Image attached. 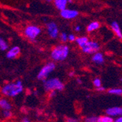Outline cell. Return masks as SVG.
Instances as JSON below:
<instances>
[{
	"mask_svg": "<svg viewBox=\"0 0 122 122\" xmlns=\"http://www.w3.org/2000/svg\"><path fill=\"white\" fill-rule=\"evenodd\" d=\"M3 116L5 118H9L12 117V113L10 112V110H4Z\"/></svg>",
	"mask_w": 122,
	"mask_h": 122,
	"instance_id": "obj_20",
	"label": "cell"
},
{
	"mask_svg": "<svg viewBox=\"0 0 122 122\" xmlns=\"http://www.w3.org/2000/svg\"><path fill=\"white\" fill-rule=\"evenodd\" d=\"M20 48L18 46H15L8 51V52L7 53V57L10 59L15 58L20 54Z\"/></svg>",
	"mask_w": 122,
	"mask_h": 122,
	"instance_id": "obj_10",
	"label": "cell"
},
{
	"mask_svg": "<svg viewBox=\"0 0 122 122\" xmlns=\"http://www.w3.org/2000/svg\"><path fill=\"white\" fill-rule=\"evenodd\" d=\"M44 87L45 90L52 91V90H58L62 91L64 88V85L58 78H51L49 80L44 81Z\"/></svg>",
	"mask_w": 122,
	"mask_h": 122,
	"instance_id": "obj_3",
	"label": "cell"
},
{
	"mask_svg": "<svg viewBox=\"0 0 122 122\" xmlns=\"http://www.w3.org/2000/svg\"><path fill=\"white\" fill-rule=\"evenodd\" d=\"M81 48H82V51L84 53L92 54V53H96L100 49V46L97 42L88 40V42L84 45Z\"/></svg>",
	"mask_w": 122,
	"mask_h": 122,
	"instance_id": "obj_6",
	"label": "cell"
},
{
	"mask_svg": "<svg viewBox=\"0 0 122 122\" xmlns=\"http://www.w3.org/2000/svg\"><path fill=\"white\" fill-rule=\"evenodd\" d=\"M0 108L3 110H11L12 106L11 104L5 99H0Z\"/></svg>",
	"mask_w": 122,
	"mask_h": 122,
	"instance_id": "obj_14",
	"label": "cell"
},
{
	"mask_svg": "<svg viewBox=\"0 0 122 122\" xmlns=\"http://www.w3.org/2000/svg\"><path fill=\"white\" fill-rule=\"evenodd\" d=\"M99 27H100V23L97 21H94V22L90 23L88 25L86 29H87V32H93V31H95V30L97 29Z\"/></svg>",
	"mask_w": 122,
	"mask_h": 122,
	"instance_id": "obj_15",
	"label": "cell"
},
{
	"mask_svg": "<svg viewBox=\"0 0 122 122\" xmlns=\"http://www.w3.org/2000/svg\"><path fill=\"white\" fill-rule=\"evenodd\" d=\"M76 40V43L79 45V46H80L81 48H82L84 45L88 42V38L86 37H79Z\"/></svg>",
	"mask_w": 122,
	"mask_h": 122,
	"instance_id": "obj_16",
	"label": "cell"
},
{
	"mask_svg": "<svg viewBox=\"0 0 122 122\" xmlns=\"http://www.w3.org/2000/svg\"><path fill=\"white\" fill-rule=\"evenodd\" d=\"M56 94V92H55V90H52L51 92H50V97H55Z\"/></svg>",
	"mask_w": 122,
	"mask_h": 122,
	"instance_id": "obj_25",
	"label": "cell"
},
{
	"mask_svg": "<svg viewBox=\"0 0 122 122\" xmlns=\"http://www.w3.org/2000/svg\"><path fill=\"white\" fill-rule=\"evenodd\" d=\"M69 48L67 45H60L53 49L51 56L55 61H63L67 58Z\"/></svg>",
	"mask_w": 122,
	"mask_h": 122,
	"instance_id": "obj_2",
	"label": "cell"
},
{
	"mask_svg": "<svg viewBox=\"0 0 122 122\" xmlns=\"http://www.w3.org/2000/svg\"><path fill=\"white\" fill-rule=\"evenodd\" d=\"M8 48V45L5 40L0 38V50L1 51H6Z\"/></svg>",
	"mask_w": 122,
	"mask_h": 122,
	"instance_id": "obj_18",
	"label": "cell"
},
{
	"mask_svg": "<svg viewBox=\"0 0 122 122\" xmlns=\"http://www.w3.org/2000/svg\"><path fill=\"white\" fill-rule=\"evenodd\" d=\"M68 121H76V120H73V119H69Z\"/></svg>",
	"mask_w": 122,
	"mask_h": 122,
	"instance_id": "obj_31",
	"label": "cell"
},
{
	"mask_svg": "<svg viewBox=\"0 0 122 122\" xmlns=\"http://www.w3.org/2000/svg\"><path fill=\"white\" fill-rule=\"evenodd\" d=\"M60 16L65 19H73L76 18L79 15L78 11L74 10H68V9H63L60 10Z\"/></svg>",
	"mask_w": 122,
	"mask_h": 122,
	"instance_id": "obj_7",
	"label": "cell"
},
{
	"mask_svg": "<svg viewBox=\"0 0 122 122\" xmlns=\"http://www.w3.org/2000/svg\"><path fill=\"white\" fill-rule=\"evenodd\" d=\"M113 120L110 116H102L98 118L97 121L99 122H112Z\"/></svg>",
	"mask_w": 122,
	"mask_h": 122,
	"instance_id": "obj_17",
	"label": "cell"
},
{
	"mask_svg": "<svg viewBox=\"0 0 122 122\" xmlns=\"http://www.w3.org/2000/svg\"><path fill=\"white\" fill-rule=\"evenodd\" d=\"M92 61L96 64H102L104 62V58L101 53H95L92 56Z\"/></svg>",
	"mask_w": 122,
	"mask_h": 122,
	"instance_id": "obj_13",
	"label": "cell"
},
{
	"mask_svg": "<svg viewBox=\"0 0 122 122\" xmlns=\"http://www.w3.org/2000/svg\"><path fill=\"white\" fill-rule=\"evenodd\" d=\"M111 28L113 29V31L116 33V35H117V37H118L119 38L122 39V33L121 31V29L119 27V25L117 22L114 21L111 23Z\"/></svg>",
	"mask_w": 122,
	"mask_h": 122,
	"instance_id": "obj_12",
	"label": "cell"
},
{
	"mask_svg": "<svg viewBox=\"0 0 122 122\" xmlns=\"http://www.w3.org/2000/svg\"><path fill=\"white\" fill-rule=\"evenodd\" d=\"M116 122H122V116H120V117L116 120Z\"/></svg>",
	"mask_w": 122,
	"mask_h": 122,
	"instance_id": "obj_27",
	"label": "cell"
},
{
	"mask_svg": "<svg viewBox=\"0 0 122 122\" xmlns=\"http://www.w3.org/2000/svg\"><path fill=\"white\" fill-rule=\"evenodd\" d=\"M108 92L111 94L121 95V94H122V89H121V88H113V89H111Z\"/></svg>",
	"mask_w": 122,
	"mask_h": 122,
	"instance_id": "obj_19",
	"label": "cell"
},
{
	"mask_svg": "<svg viewBox=\"0 0 122 122\" xmlns=\"http://www.w3.org/2000/svg\"><path fill=\"white\" fill-rule=\"evenodd\" d=\"M55 64L53 62H50L47 64H45L38 74L37 76L38 79L43 81H45L49 76V75L55 70Z\"/></svg>",
	"mask_w": 122,
	"mask_h": 122,
	"instance_id": "obj_4",
	"label": "cell"
},
{
	"mask_svg": "<svg viewBox=\"0 0 122 122\" xmlns=\"http://www.w3.org/2000/svg\"><path fill=\"white\" fill-rule=\"evenodd\" d=\"M47 2H52V0H47Z\"/></svg>",
	"mask_w": 122,
	"mask_h": 122,
	"instance_id": "obj_34",
	"label": "cell"
},
{
	"mask_svg": "<svg viewBox=\"0 0 122 122\" xmlns=\"http://www.w3.org/2000/svg\"><path fill=\"white\" fill-rule=\"evenodd\" d=\"M73 72H71V73H70V76H73Z\"/></svg>",
	"mask_w": 122,
	"mask_h": 122,
	"instance_id": "obj_32",
	"label": "cell"
},
{
	"mask_svg": "<svg viewBox=\"0 0 122 122\" xmlns=\"http://www.w3.org/2000/svg\"><path fill=\"white\" fill-rule=\"evenodd\" d=\"M98 120V118L97 117H95V116H92V117H89L86 119V121H89V122H96Z\"/></svg>",
	"mask_w": 122,
	"mask_h": 122,
	"instance_id": "obj_23",
	"label": "cell"
},
{
	"mask_svg": "<svg viewBox=\"0 0 122 122\" xmlns=\"http://www.w3.org/2000/svg\"><path fill=\"white\" fill-rule=\"evenodd\" d=\"M106 113L110 116H122V108L119 107H113L107 110Z\"/></svg>",
	"mask_w": 122,
	"mask_h": 122,
	"instance_id": "obj_9",
	"label": "cell"
},
{
	"mask_svg": "<svg viewBox=\"0 0 122 122\" xmlns=\"http://www.w3.org/2000/svg\"><path fill=\"white\" fill-rule=\"evenodd\" d=\"M23 90V83L20 81H18L15 83H11L5 85L2 88V93L7 97H16L20 94Z\"/></svg>",
	"mask_w": 122,
	"mask_h": 122,
	"instance_id": "obj_1",
	"label": "cell"
},
{
	"mask_svg": "<svg viewBox=\"0 0 122 122\" xmlns=\"http://www.w3.org/2000/svg\"><path fill=\"white\" fill-rule=\"evenodd\" d=\"M93 84H94V86H96L97 88V87H100V86H101V81H100L99 78H96V79L94 80Z\"/></svg>",
	"mask_w": 122,
	"mask_h": 122,
	"instance_id": "obj_22",
	"label": "cell"
},
{
	"mask_svg": "<svg viewBox=\"0 0 122 122\" xmlns=\"http://www.w3.org/2000/svg\"><path fill=\"white\" fill-rule=\"evenodd\" d=\"M54 3L59 10H62L66 9L68 4V0H54Z\"/></svg>",
	"mask_w": 122,
	"mask_h": 122,
	"instance_id": "obj_11",
	"label": "cell"
},
{
	"mask_svg": "<svg viewBox=\"0 0 122 122\" xmlns=\"http://www.w3.org/2000/svg\"><path fill=\"white\" fill-rule=\"evenodd\" d=\"M47 32L49 35L52 38H56L58 36V28L56 25V23L53 22H50L47 23Z\"/></svg>",
	"mask_w": 122,
	"mask_h": 122,
	"instance_id": "obj_8",
	"label": "cell"
},
{
	"mask_svg": "<svg viewBox=\"0 0 122 122\" xmlns=\"http://www.w3.org/2000/svg\"><path fill=\"white\" fill-rule=\"evenodd\" d=\"M97 90H98V91H104V90H105V88H103V87H101V86H100V87H97Z\"/></svg>",
	"mask_w": 122,
	"mask_h": 122,
	"instance_id": "obj_28",
	"label": "cell"
},
{
	"mask_svg": "<svg viewBox=\"0 0 122 122\" xmlns=\"http://www.w3.org/2000/svg\"><path fill=\"white\" fill-rule=\"evenodd\" d=\"M22 121H23V122H29V121H30V120H29V119H28L27 118H24L22 120Z\"/></svg>",
	"mask_w": 122,
	"mask_h": 122,
	"instance_id": "obj_29",
	"label": "cell"
},
{
	"mask_svg": "<svg viewBox=\"0 0 122 122\" xmlns=\"http://www.w3.org/2000/svg\"><path fill=\"white\" fill-rule=\"evenodd\" d=\"M68 40L69 41H71V42H72V41H75V40H76V37H75V35H74L71 34V35H68Z\"/></svg>",
	"mask_w": 122,
	"mask_h": 122,
	"instance_id": "obj_24",
	"label": "cell"
},
{
	"mask_svg": "<svg viewBox=\"0 0 122 122\" xmlns=\"http://www.w3.org/2000/svg\"><path fill=\"white\" fill-rule=\"evenodd\" d=\"M25 35L30 40H35L41 33V29L36 26L30 25L25 28L24 31Z\"/></svg>",
	"mask_w": 122,
	"mask_h": 122,
	"instance_id": "obj_5",
	"label": "cell"
},
{
	"mask_svg": "<svg viewBox=\"0 0 122 122\" xmlns=\"http://www.w3.org/2000/svg\"><path fill=\"white\" fill-rule=\"evenodd\" d=\"M68 2H72V0H68Z\"/></svg>",
	"mask_w": 122,
	"mask_h": 122,
	"instance_id": "obj_33",
	"label": "cell"
},
{
	"mask_svg": "<svg viewBox=\"0 0 122 122\" xmlns=\"http://www.w3.org/2000/svg\"><path fill=\"white\" fill-rule=\"evenodd\" d=\"M75 30L76 32H80L81 31V26H76L75 27Z\"/></svg>",
	"mask_w": 122,
	"mask_h": 122,
	"instance_id": "obj_26",
	"label": "cell"
},
{
	"mask_svg": "<svg viewBox=\"0 0 122 122\" xmlns=\"http://www.w3.org/2000/svg\"><path fill=\"white\" fill-rule=\"evenodd\" d=\"M60 39H61V40H62L63 42H66L68 40V35L66 33H65V32L61 33V35H60Z\"/></svg>",
	"mask_w": 122,
	"mask_h": 122,
	"instance_id": "obj_21",
	"label": "cell"
},
{
	"mask_svg": "<svg viewBox=\"0 0 122 122\" xmlns=\"http://www.w3.org/2000/svg\"><path fill=\"white\" fill-rule=\"evenodd\" d=\"M77 81H78L79 83H81V81L80 79H77Z\"/></svg>",
	"mask_w": 122,
	"mask_h": 122,
	"instance_id": "obj_30",
	"label": "cell"
}]
</instances>
